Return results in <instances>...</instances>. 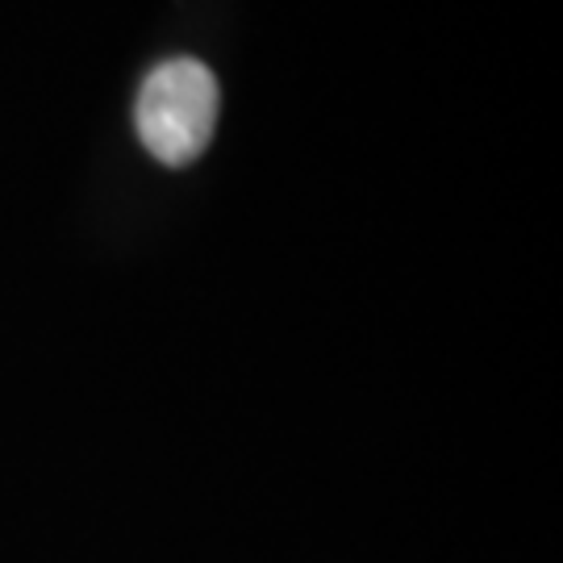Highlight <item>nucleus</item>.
Masks as SVG:
<instances>
[{
    "label": "nucleus",
    "mask_w": 563,
    "mask_h": 563,
    "mask_svg": "<svg viewBox=\"0 0 563 563\" xmlns=\"http://www.w3.org/2000/svg\"><path fill=\"white\" fill-rule=\"evenodd\" d=\"M222 88L201 59H163L139 88L134 125L142 146L163 167H188L201 159L205 146L218 134Z\"/></svg>",
    "instance_id": "obj_1"
}]
</instances>
